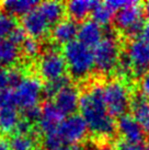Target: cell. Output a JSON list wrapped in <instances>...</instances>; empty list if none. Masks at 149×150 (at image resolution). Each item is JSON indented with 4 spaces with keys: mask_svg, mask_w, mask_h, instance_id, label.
I'll return each mask as SVG.
<instances>
[{
    "mask_svg": "<svg viewBox=\"0 0 149 150\" xmlns=\"http://www.w3.org/2000/svg\"><path fill=\"white\" fill-rule=\"evenodd\" d=\"M80 115L88 129L100 138H111L115 134V121L109 112L103 98V89L100 84H92L84 90L80 98Z\"/></svg>",
    "mask_w": 149,
    "mask_h": 150,
    "instance_id": "6da1fadb",
    "label": "cell"
},
{
    "mask_svg": "<svg viewBox=\"0 0 149 150\" xmlns=\"http://www.w3.org/2000/svg\"><path fill=\"white\" fill-rule=\"evenodd\" d=\"M88 130V126L81 115L74 114L66 117L56 130L44 135V146L48 150L64 146L74 147L87 137Z\"/></svg>",
    "mask_w": 149,
    "mask_h": 150,
    "instance_id": "7a4b0ae2",
    "label": "cell"
},
{
    "mask_svg": "<svg viewBox=\"0 0 149 150\" xmlns=\"http://www.w3.org/2000/svg\"><path fill=\"white\" fill-rule=\"evenodd\" d=\"M62 55L69 72L77 79L88 77L94 67L93 50L79 41H74L65 45Z\"/></svg>",
    "mask_w": 149,
    "mask_h": 150,
    "instance_id": "3957f363",
    "label": "cell"
},
{
    "mask_svg": "<svg viewBox=\"0 0 149 150\" xmlns=\"http://www.w3.org/2000/svg\"><path fill=\"white\" fill-rule=\"evenodd\" d=\"M94 67L101 74H110L117 66L121 57L120 43L112 32L104 35L103 40L93 48Z\"/></svg>",
    "mask_w": 149,
    "mask_h": 150,
    "instance_id": "277c9868",
    "label": "cell"
},
{
    "mask_svg": "<svg viewBox=\"0 0 149 150\" xmlns=\"http://www.w3.org/2000/svg\"><path fill=\"white\" fill-rule=\"evenodd\" d=\"M102 89L104 102L112 116L121 117L125 115L132 105L131 92L127 86L122 80L114 79L103 84Z\"/></svg>",
    "mask_w": 149,
    "mask_h": 150,
    "instance_id": "5b68a950",
    "label": "cell"
},
{
    "mask_svg": "<svg viewBox=\"0 0 149 150\" xmlns=\"http://www.w3.org/2000/svg\"><path fill=\"white\" fill-rule=\"evenodd\" d=\"M44 93V87L36 77H23V79L12 89L10 101L16 108L23 111L26 108L37 106L42 94Z\"/></svg>",
    "mask_w": 149,
    "mask_h": 150,
    "instance_id": "8992f818",
    "label": "cell"
},
{
    "mask_svg": "<svg viewBox=\"0 0 149 150\" xmlns=\"http://www.w3.org/2000/svg\"><path fill=\"white\" fill-rule=\"evenodd\" d=\"M114 23L126 36H136L143 33L145 26L143 8L136 1L135 4L117 11L114 17Z\"/></svg>",
    "mask_w": 149,
    "mask_h": 150,
    "instance_id": "52a82bcc",
    "label": "cell"
},
{
    "mask_svg": "<svg viewBox=\"0 0 149 150\" xmlns=\"http://www.w3.org/2000/svg\"><path fill=\"white\" fill-rule=\"evenodd\" d=\"M66 69L67 65L64 55L53 48L45 50L37 62V71L47 82L65 77Z\"/></svg>",
    "mask_w": 149,
    "mask_h": 150,
    "instance_id": "ba28073f",
    "label": "cell"
},
{
    "mask_svg": "<svg viewBox=\"0 0 149 150\" xmlns=\"http://www.w3.org/2000/svg\"><path fill=\"white\" fill-rule=\"evenodd\" d=\"M126 55L132 63L134 74L144 76L149 71V42L144 38H135L128 43Z\"/></svg>",
    "mask_w": 149,
    "mask_h": 150,
    "instance_id": "9c48e42d",
    "label": "cell"
},
{
    "mask_svg": "<svg viewBox=\"0 0 149 150\" xmlns=\"http://www.w3.org/2000/svg\"><path fill=\"white\" fill-rule=\"evenodd\" d=\"M21 24L26 35L35 40L45 36L52 25L37 7L22 17Z\"/></svg>",
    "mask_w": 149,
    "mask_h": 150,
    "instance_id": "30bf717a",
    "label": "cell"
},
{
    "mask_svg": "<svg viewBox=\"0 0 149 150\" xmlns=\"http://www.w3.org/2000/svg\"><path fill=\"white\" fill-rule=\"evenodd\" d=\"M80 94L74 86H67L54 96V104L64 115H74L80 105Z\"/></svg>",
    "mask_w": 149,
    "mask_h": 150,
    "instance_id": "8fae6325",
    "label": "cell"
},
{
    "mask_svg": "<svg viewBox=\"0 0 149 150\" xmlns=\"http://www.w3.org/2000/svg\"><path fill=\"white\" fill-rule=\"evenodd\" d=\"M65 120L62 114L54 103L46 102L41 108V117L38 120V129L44 135L54 132Z\"/></svg>",
    "mask_w": 149,
    "mask_h": 150,
    "instance_id": "7c38bea8",
    "label": "cell"
},
{
    "mask_svg": "<svg viewBox=\"0 0 149 150\" xmlns=\"http://www.w3.org/2000/svg\"><path fill=\"white\" fill-rule=\"evenodd\" d=\"M116 128L123 137V140L128 142H141L145 137V130L134 116L125 114L118 117Z\"/></svg>",
    "mask_w": 149,
    "mask_h": 150,
    "instance_id": "4fadbf2b",
    "label": "cell"
},
{
    "mask_svg": "<svg viewBox=\"0 0 149 150\" xmlns=\"http://www.w3.org/2000/svg\"><path fill=\"white\" fill-rule=\"evenodd\" d=\"M104 31L102 26L93 20H87L79 25L78 41L88 47H93L98 45L104 38Z\"/></svg>",
    "mask_w": 149,
    "mask_h": 150,
    "instance_id": "5bb4252c",
    "label": "cell"
},
{
    "mask_svg": "<svg viewBox=\"0 0 149 150\" xmlns=\"http://www.w3.org/2000/svg\"><path fill=\"white\" fill-rule=\"evenodd\" d=\"M22 79V71L18 68L0 70V105L11 103V91Z\"/></svg>",
    "mask_w": 149,
    "mask_h": 150,
    "instance_id": "9a60e30c",
    "label": "cell"
},
{
    "mask_svg": "<svg viewBox=\"0 0 149 150\" xmlns=\"http://www.w3.org/2000/svg\"><path fill=\"white\" fill-rule=\"evenodd\" d=\"M79 26L72 19H64L53 26L52 38L57 44L67 45L78 36Z\"/></svg>",
    "mask_w": 149,
    "mask_h": 150,
    "instance_id": "2e32d148",
    "label": "cell"
},
{
    "mask_svg": "<svg viewBox=\"0 0 149 150\" xmlns=\"http://www.w3.org/2000/svg\"><path fill=\"white\" fill-rule=\"evenodd\" d=\"M20 121L17 108L12 103L0 105V134L8 135L17 132Z\"/></svg>",
    "mask_w": 149,
    "mask_h": 150,
    "instance_id": "e0dca14e",
    "label": "cell"
},
{
    "mask_svg": "<svg viewBox=\"0 0 149 150\" xmlns=\"http://www.w3.org/2000/svg\"><path fill=\"white\" fill-rule=\"evenodd\" d=\"M133 116L145 132H149V101L143 94H137L132 100Z\"/></svg>",
    "mask_w": 149,
    "mask_h": 150,
    "instance_id": "ac0fdd59",
    "label": "cell"
},
{
    "mask_svg": "<svg viewBox=\"0 0 149 150\" xmlns=\"http://www.w3.org/2000/svg\"><path fill=\"white\" fill-rule=\"evenodd\" d=\"M36 0H6L1 2V9L11 17H24L26 13L37 7Z\"/></svg>",
    "mask_w": 149,
    "mask_h": 150,
    "instance_id": "d6986e66",
    "label": "cell"
},
{
    "mask_svg": "<svg viewBox=\"0 0 149 150\" xmlns=\"http://www.w3.org/2000/svg\"><path fill=\"white\" fill-rule=\"evenodd\" d=\"M96 1L91 0H71L66 4V11L72 20H82L92 13Z\"/></svg>",
    "mask_w": 149,
    "mask_h": 150,
    "instance_id": "ffe728a7",
    "label": "cell"
},
{
    "mask_svg": "<svg viewBox=\"0 0 149 150\" xmlns=\"http://www.w3.org/2000/svg\"><path fill=\"white\" fill-rule=\"evenodd\" d=\"M37 8L41 10V12L44 14V17L48 20L50 24H57L59 21H62V16H64V11L65 8L62 4L58 2V1H44L38 4Z\"/></svg>",
    "mask_w": 149,
    "mask_h": 150,
    "instance_id": "44dd1931",
    "label": "cell"
},
{
    "mask_svg": "<svg viewBox=\"0 0 149 150\" xmlns=\"http://www.w3.org/2000/svg\"><path fill=\"white\" fill-rule=\"evenodd\" d=\"M19 48L9 38L0 40V65L11 66L19 58Z\"/></svg>",
    "mask_w": 149,
    "mask_h": 150,
    "instance_id": "7402d4cb",
    "label": "cell"
},
{
    "mask_svg": "<svg viewBox=\"0 0 149 150\" xmlns=\"http://www.w3.org/2000/svg\"><path fill=\"white\" fill-rule=\"evenodd\" d=\"M113 14H114V11L112 10L111 7L106 2H96L91 13L92 20L101 26L108 25L114 19Z\"/></svg>",
    "mask_w": 149,
    "mask_h": 150,
    "instance_id": "603a6c76",
    "label": "cell"
},
{
    "mask_svg": "<svg viewBox=\"0 0 149 150\" xmlns=\"http://www.w3.org/2000/svg\"><path fill=\"white\" fill-rule=\"evenodd\" d=\"M9 146L11 150H33L35 142L32 135H14L10 142Z\"/></svg>",
    "mask_w": 149,
    "mask_h": 150,
    "instance_id": "cb8c5ba5",
    "label": "cell"
},
{
    "mask_svg": "<svg viewBox=\"0 0 149 150\" xmlns=\"http://www.w3.org/2000/svg\"><path fill=\"white\" fill-rule=\"evenodd\" d=\"M16 29L17 23L14 18L0 10V40L9 38Z\"/></svg>",
    "mask_w": 149,
    "mask_h": 150,
    "instance_id": "d4e9b609",
    "label": "cell"
},
{
    "mask_svg": "<svg viewBox=\"0 0 149 150\" xmlns=\"http://www.w3.org/2000/svg\"><path fill=\"white\" fill-rule=\"evenodd\" d=\"M69 84H70V81L66 76L57 80H54V81H48L44 86V94L47 96H53L54 98L62 89H64Z\"/></svg>",
    "mask_w": 149,
    "mask_h": 150,
    "instance_id": "484cf974",
    "label": "cell"
},
{
    "mask_svg": "<svg viewBox=\"0 0 149 150\" xmlns=\"http://www.w3.org/2000/svg\"><path fill=\"white\" fill-rule=\"evenodd\" d=\"M115 71L121 79L122 78H124V79L125 78H128L132 74H134L132 63H131V60H129L128 56L126 55V53L121 54V57L118 59V63H117V66L115 68Z\"/></svg>",
    "mask_w": 149,
    "mask_h": 150,
    "instance_id": "4316f807",
    "label": "cell"
},
{
    "mask_svg": "<svg viewBox=\"0 0 149 150\" xmlns=\"http://www.w3.org/2000/svg\"><path fill=\"white\" fill-rule=\"evenodd\" d=\"M40 50H41V45L35 38H26L22 44V53L29 58L36 57Z\"/></svg>",
    "mask_w": 149,
    "mask_h": 150,
    "instance_id": "83f0119b",
    "label": "cell"
},
{
    "mask_svg": "<svg viewBox=\"0 0 149 150\" xmlns=\"http://www.w3.org/2000/svg\"><path fill=\"white\" fill-rule=\"evenodd\" d=\"M115 150H148L143 142H128L121 140L116 144Z\"/></svg>",
    "mask_w": 149,
    "mask_h": 150,
    "instance_id": "f1b7e54d",
    "label": "cell"
},
{
    "mask_svg": "<svg viewBox=\"0 0 149 150\" xmlns=\"http://www.w3.org/2000/svg\"><path fill=\"white\" fill-rule=\"evenodd\" d=\"M23 114H24V120L29 121L30 123L38 122L40 117H41V108L33 106V108H26L23 111Z\"/></svg>",
    "mask_w": 149,
    "mask_h": 150,
    "instance_id": "f546056e",
    "label": "cell"
},
{
    "mask_svg": "<svg viewBox=\"0 0 149 150\" xmlns=\"http://www.w3.org/2000/svg\"><path fill=\"white\" fill-rule=\"evenodd\" d=\"M9 40L14 43L16 45H22L23 42L26 40V33L22 28H18L17 26V29L14 30L11 33V35L9 36Z\"/></svg>",
    "mask_w": 149,
    "mask_h": 150,
    "instance_id": "4dcf8cb0",
    "label": "cell"
},
{
    "mask_svg": "<svg viewBox=\"0 0 149 150\" xmlns=\"http://www.w3.org/2000/svg\"><path fill=\"white\" fill-rule=\"evenodd\" d=\"M136 1H127V0H110L106 1V4L111 7L113 11H120L122 9L128 7L131 4H135Z\"/></svg>",
    "mask_w": 149,
    "mask_h": 150,
    "instance_id": "1f68e13d",
    "label": "cell"
},
{
    "mask_svg": "<svg viewBox=\"0 0 149 150\" xmlns=\"http://www.w3.org/2000/svg\"><path fill=\"white\" fill-rule=\"evenodd\" d=\"M31 130H32V123H30L26 120H21L19 125L17 127V134L20 135H31Z\"/></svg>",
    "mask_w": 149,
    "mask_h": 150,
    "instance_id": "d6a6232c",
    "label": "cell"
},
{
    "mask_svg": "<svg viewBox=\"0 0 149 150\" xmlns=\"http://www.w3.org/2000/svg\"><path fill=\"white\" fill-rule=\"evenodd\" d=\"M139 87H140L141 94L145 96L146 98H149V71L144 76H141Z\"/></svg>",
    "mask_w": 149,
    "mask_h": 150,
    "instance_id": "836d02e7",
    "label": "cell"
},
{
    "mask_svg": "<svg viewBox=\"0 0 149 150\" xmlns=\"http://www.w3.org/2000/svg\"><path fill=\"white\" fill-rule=\"evenodd\" d=\"M144 12H145V16L147 18V22L145 23V26L143 30V38L149 42V1L146 2L144 6Z\"/></svg>",
    "mask_w": 149,
    "mask_h": 150,
    "instance_id": "e575fe53",
    "label": "cell"
},
{
    "mask_svg": "<svg viewBox=\"0 0 149 150\" xmlns=\"http://www.w3.org/2000/svg\"><path fill=\"white\" fill-rule=\"evenodd\" d=\"M94 150H115V149H114L110 144H108V142H103V144L98 145V146L95 147Z\"/></svg>",
    "mask_w": 149,
    "mask_h": 150,
    "instance_id": "d590c367",
    "label": "cell"
},
{
    "mask_svg": "<svg viewBox=\"0 0 149 150\" xmlns=\"http://www.w3.org/2000/svg\"><path fill=\"white\" fill-rule=\"evenodd\" d=\"M0 150H11L9 144L4 139H2V138H0Z\"/></svg>",
    "mask_w": 149,
    "mask_h": 150,
    "instance_id": "8d00e7d4",
    "label": "cell"
},
{
    "mask_svg": "<svg viewBox=\"0 0 149 150\" xmlns=\"http://www.w3.org/2000/svg\"><path fill=\"white\" fill-rule=\"evenodd\" d=\"M55 150H79L78 148H76V147H70V146H64V147H60V148H57V149Z\"/></svg>",
    "mask_w": 149,
    "mask_h": 150,
    "instance_id": "74e56055",
    "label": "cell"
},
{
    "mask_svg": "<svg viewBox=\"0 0 149 150\" xmlns=\"http://www.w3.org/2000/svg\"><path fill=\"white\" fill-rule=\"evenodd\" d=\"M148 150H149V149H148Z\"/></svg>",
    "mask_w": 149,
    "mask_h": 150,
    "instance_id": "f35d334b",
    "label": "cell"
}]
</instances>
